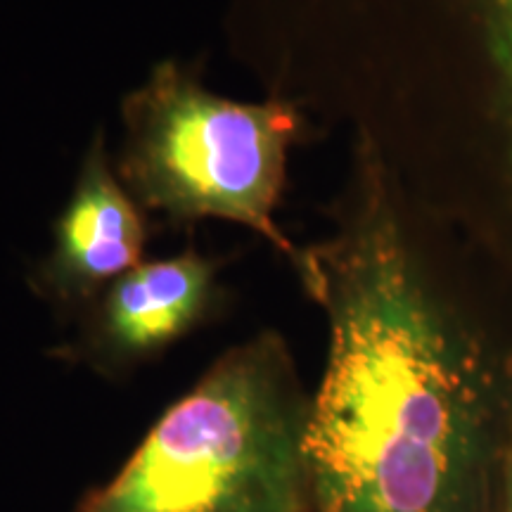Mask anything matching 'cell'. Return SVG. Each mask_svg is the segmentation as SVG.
<instances>
[{
    "mask_svg": "<svg viewBox=\"0 0 512 512\" xmlns=\"http://www.w3.org/2000/svg\"><path fill=\"white\" fill-rule=\"evenodd\" d=\"M494 512H512V446H510L508 463H505L501 491H498V501H496Z\"/></svg>",
    "mask_w": 512,
    "mask_h": 512,
    "instance_id": "cell-7",
    "label": "cell"
},
{
    "mask_svg": "<svg viewBox=\"0 0 512 512\" xmlns=\"http://www.w3.org/2000/svg\"><path fill=\"white\" fill-rule=\"evenodd\" d=\"M299 280L328 318L306 456L313 512H494L512 446V347L448 299L366 147L335 238Z\"/></svg>",
    "mask_w": 512,
    "mask_h": 512,
    "instance_id": "cell-1",
    "label": "cell"
},
{
    "mask_svg": "<svg viewBox=\"0 0 512 512\" xmlns=\"http://www.w3.org/2000/svg\"><path fill=\"white\" fill-rule=\"evenodd\" d=\"M311 394L285 337L223 351L69 512H313Z\"/></svg>",
    "mask_w": 512,
    "mask_h": 512,
    "instance_id": "cell-2",
    "label": "cell"
},
{
    "mask_svg": "<svg viewBox=\"0 0 512 512\" xmlns=\"http://www.w3.org/2000/svg\"><path fill=\"white\" fill-rule=\"evenodd\" d=\"M117 176L140 209L188 223L223 219L271 242L299 271L304 249L273 211L302 114L285 100L238 102L202 86L188 64L166 60L121 107Z\"/></svg>",
    "mask_w": 512,
    "mask_h": 512,
    "instance_id": "cell-3",
    "label": "cell"
},
{
    "mask_svg": "<svg viewBox=\"0 0 512 512\" xmlns=\"http://www.w3.org/2000/svg\"><path fill=\"white\" fill-rule=\"evenodd\" d=\"M458 3L463 5L491 67L498 119L512 164V0H458Z\"/></svg>",
    "mask_w": 512,
    "mask_h": 512,
    "instance_id": "cell-6",
    "label": "cell"
},
{
    "mask_svg": "<svg viewBox=\"0 0 512 512\" xmlns=\"http://www.w3.org/2000/svg\"><path fill=\"white\" fill-rule=\"evenodd\" d=\"M145 242L143 209L119 181L98 133L55 221L53 249L36 266L31 287L55 309L83 313L107 285L143 264Z\"/></svg>",
    "mask_w": 512,
    "mask_h": 512,
    "instance_id": "cell-5",
    "label": "cell"
},
{
    "mask_svg": "<svg viewBox=\"0 0 512 512\" xmlns=\"http://www.w3.org/2000/svg\"><path fill=\"white\" fill-rule=\"evenodd\" d=\"M219 268L192 247L171 259L143 261L81 313L76 337L55 356L105 380L136 373L221 316L228 294Z\"/></svg>",
    "mask_w": 512,
    "mask_h": 512,
    "instance_id": "cell-4",
    "label": "cell"
}]
</instances>
